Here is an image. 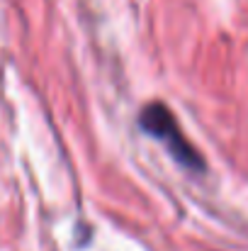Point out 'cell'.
Wrapping results in <instances>:
<instances>
[{"mask_svg":"<svg viewBox=\"0 0 248 251\" xmlns=\"http://www.w3.org/2000/svg\"><path fill=\"white\" fill-rule=\"evenodd\" d=\"M139 127L144 134L154 137L156 142H161L165 151L175 159V164L182 168L192 171V173H204V159L200 156V151L187 142V137L182 134L178 120L173 117V112L168 110L163 102H149L141 115H139Z\"/></svg>","mask_w":248,"mask_h":251,"instance_id":"obj_1","label":"cell"}]
</instances>
